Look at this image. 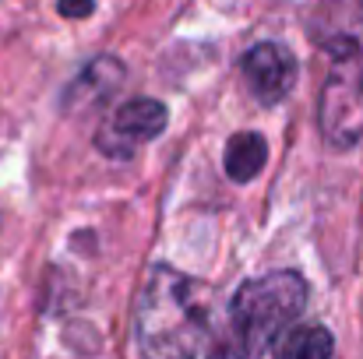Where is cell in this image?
Masks as SVG:
<instances>
[{
  "label": "cell",
  "mask_w": 363,
  "mask_h": 359,
  "mask_svg": "<svg viewBox=\"0 0 363 359\" xmlns=\"http://www.w3.org/2000/svg\"><path fill=\"white\" fill-rule=\"evenodd\" d=\"M134 331L145 356H212L223 349L216 292L169 264L152 268L134 307Z\"/></svg>",
  "instance_id": "1"
},
{
  "label": "cell",
  "mask_w": 363,
  "mask_h": 359,
  "mask_svg": "<svg viewBox=\"0 0 363 359\" xmlns=\"http://www.w3.org/2000/svg\"><path fill=\"white\" fill-rule=\"evenodd\" d=\"M307 307V282L300 271H272L243 282L230 303L237 353L268 356L275 342L300 321Z\"/></svg>",
  "instance_id": "2"
},
{
  "label": "cell",
  "mask_w": 363,
  "mask_h": 359,
  "mask_svg": "<svg viewBox=\"0 0 363 359\" xmlns=\"http://www.w3.org/2000/svg\"><path fill=\"white\" fill-rule=\"evenodd\" d=\"M321 130L335 148L363 141V50L332 53V67L321 85Z\"/></svg>",
  "instance_id": "3"
},
{
  "label": "cell",
  "mask_w": 363,
  "mask_h": 359,
  "mask_svg": "<svg viewBox=\"0 0 363 359\" xmlns=\"http://www.w3.org/2000/svg\"><path fill=\"white\" fill-rule=\"evenodd\" d=\"M169 123V110L166 103L159 99H130L123 103L113 117L99 127V137H96V148L110 159H130L141 144L155 141Z\"/></svg>",
  "instance_id": "4"
},
{
  "label": "cell",
  "mask_w": 363,
  "mask_h": 359,
  "mask_svg": "<svg viewBox=\"0 0 363 359\" xmlns=\"http://www.w3.org/2000/svg\"><path fill=\"white\" fill-rule=\"evenodd\" d=\"M240 74L247 92L257 103L272 106V103L289 96V89L296 81V57L282 42H257L243 53Z\"/></svg>",
  "instance_id": "5"
},
{
  "label": "cell",
  "mask_w": 363,
  "mask_h": 359,
  "mask_svg": "<svg viewBox=\"0 0 363 359\" xmlns=\"http://www.w3.org/2000/svg\"><path fill=\"white\" fill-rule=\"evenodd\" d=\"M311 35L328 57L363 50V0H321L311 14Z\"/></svg>",
  "instance_id": "6"
},
{
  "label": "cell",
  "mask_w": 363,
  "mask_h": 359,
  "mask_svg": "<svg viewBox=\"0 0 363 359\" xmlns=\"http://www.w3.org/2000/svg\"><path fill=\"white\" fill-rule=\"evenodd\" d=\"M123 78V67L113 60V57H99V60H92L74 81H71V89H67V96H64V106L67 110H89V106H96L99 99H106L117 85H121Z\"/></svg>",
  "instance_id": "7"
},
{
  "label": "cell",
  "mask_w": 363,
  "mask_h": 359,
  "mask_svg": "<svg viewBox=\"0 0 363 359\" xmlns=\"http://www.w3.org/2000/svg\"><path fill=\"white\" fill-rule=\"evenodd\" d=\"M264 162H268V141L261 134L240 130V134L230 137V144H226V173H230V180H237V183L254 180L264 169Z\"/></svg>",
  "instance_id": "8"
},
{
  "label": "cell",
  "mask_w": 363,
  "mask_h": 359,
  "mask_svg": "<svg viewBox=\"0 0 363 359\" xmlns=\"http://www.w3.org/2000/svg\"><path fill=\"white\" fill-rule=\"evenodd\" d=\"M332 349H335V342H332V335L325 331V328H289L279 342H275V349H272V356H296V359H321V356H332Z\"/></svg>",
  "instance_id": "9"
},
{
  "label": "cell",
  "mask_w": 363,
  "mask_h": 359,
  "mask_svg": "<svg viewBox=\"0 0 363 359\" xmlns=\"http://www.w3.org/2000/svg\"><path fill=\"white\" fill-rule=\"evenodd\" d=\"M92 11H96V0H60L64 18H89Z\"/></svg>",
  "instance_id": "10"
}]
</instances>
